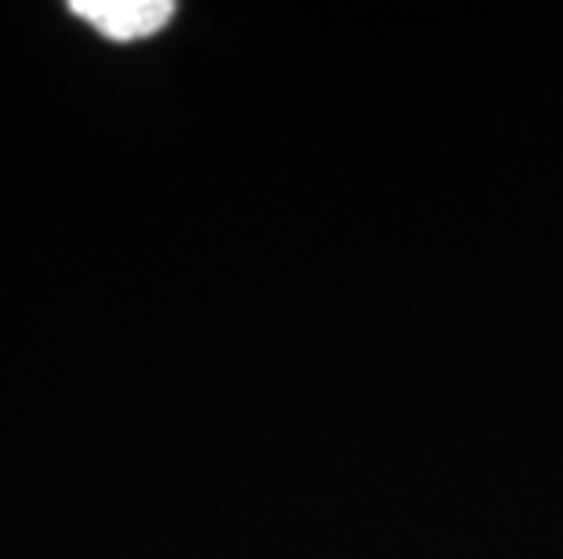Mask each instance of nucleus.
<instances>
[{
  "label": "nucleus",
  "mask_w": 563,
  "mask_h": 559,
  "mask_svg": "<svg viewBox=\"0 0 563 559\" xmlns=\"http://www.w3.org/2000/svg\"><path fill=\"white\" fill-rule=\"evenodd\" d=\"M69 8L117 41L146 37V33L161 30L175 11L167 0H74Z\"/></svg>",
  "instance_id": "obj_1"
}]
</instances>
